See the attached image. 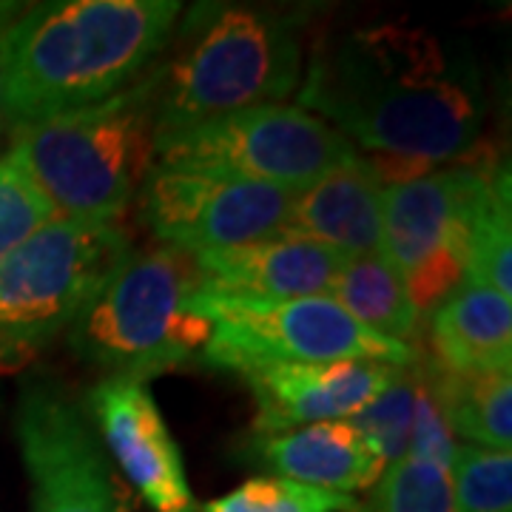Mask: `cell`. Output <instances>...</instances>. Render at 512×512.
<instances>
[{
    "label": "cell",
    "instance_id": "cell-1",
    "mask_svg": "<svg viewBox=\"0 0 512 512\" xmlns=\"http://www.w3.org/2000/svg\"><path fill=\"white\" fill-rule=\"evenodd\" d=\"M296 106L350 146L404 163H450L473 151L487 97L476 55L410 18L325 32L313 40Z\"/></svg>",
    "mask_w": 512,
    "mask_h": 512
},
{
    "label": "cell",
    "instance_id": "cell-2",
    "mask_svg": "<svg viewBox=\"0 0 512 512\" xmlns=\"http://www.w3.org/2000/svg\"><path fill=\"white\" fill-rule=\"evenodd\" d=\"M180 0H46L3 40V123L18 131L126 92L165 55Z\"/></svg>",
    "mask_w": 512,
    "mask_h": 512
},
{
    "label": "cell",
    "instance_id": "cell-3",
    "mask_svg": "<svg viewBox=\"0 0 512 512\" xmlns=\"http://www.w3.org/2000/svg\"><path fill=\"white\" fill-rule=\"evenodd\" d=\"M305 6L200 3L188 12L174 55L157 60V134L228 111L285 103L305 69Z\"/></svg>",
    "mask_w": 512,
    "mask_h": 512
},
{
    "label": "cell",
    "instance_id": "cell-4",
    "mask_svg": "<svg viewBox=\"0 0 512 512\" xmlns=\"http://www.w3.org/2000/svg\"><path fill=\"white\" fill-rule=\"evenodd\" d=\"M157 63L126 92L12 131V146L57 217L120 222L154 165Z\"/></svg>",
    "mask_w": 512,
    "mask_h": 512
},
{
    "label": "cell",
    "instance_id": "cell-5",
    "mask_svg": "<svg viewBox=\"0 0 512 512\" xmlns=\"http://www.w3.org/2000/svg\"><path fill=\"white\" fill-rule=\"evenodd\" d=\"M200 274L188 251L131 248L66 330L83 365L103 379L151 382L200 359L211 322L194 308Z\"/></svg>",
    "mask_w": 512,
    "mask_h": 512
},
{
    "label": "cell",
    "instance_id": "cell-6",
    "mask_svg": "<svg viewBox=\"0 0 512 512\" xmlns=\"http://www.w3.org/2000/svg\"><path fill=\"white\" fill-rule=\"evenodd\" d=\"M134 242L120 222L55 217L0 262V367L49 348Z\"/></svg>",
    "mask_w": 512,
    "mask_h": 512
},
{
    "label": "cell",
    "instance_id": "cell-7",
    "mask_svg": "<svg viewBox=\"0 0 512 512\" xmlns=\"http://www.w3.org/2000/svg\"><path fill=\"white\" fill-rule=\"evenodd\" d=\"M194 308L211 322L200 362L237 376L274 365L387 362L407 367L421 359L419 348L367 330L330 296L248 299L208 291L200 279Z\"/></svg>",
    "mask_w": 512,
    "mask_h": 512
},
{
    "label": "cell",
    "instance_id": "cell-8",
    "mask_svg": "<svg viewBox=\"0 0 512 512\" xmlns=\"http://www.w3.org/2000/svg\"><path fill=\"white\" fill-rule=\"evenodd\" d=\"M353 154L336 128L291 103L228 111L154 140V163L211 168L291 194L319 183Z\"/></svg>",
    "mask_w": 512,
    "mask_h": 512
},
{
    "label": "cell",
    "instance_id": "cell-9",
    "mask_svg": "<svg viewBox=\"0 0 512 512\" xmlns=\"http://www.w3.org/2000/svg\"><path fill=\"white\" fill-rule=\"evenodd\" d=\"M495 165L424 171L382 191V248L421 319L464 279L467 242Z\"/></svg>",
    "mask_w": 512,
    "mask_h": 512
},
{
    "label": "cell",
    "instance_id": "cell-10",
    "mask_svg": "<svg viewBox=\"0 0 512 512\" xmlns=\"http://www.w3.org/2000/svg\"><path fill=\"white\" fill-rule=\"evenodd\" d=\"M15 439L32 487V512H143L97 439L83 399L49 376L20 387Z\"/></svg>",
    "mask_w": 512,
    "mask_h": 512
},
{
    "label": "cell",
    "instance_id": "cell-11",
    "mask_svg": "<svg viewBox=\"0 0 512 512\" xmlns=\"http://www.w3.org/2000/svg\"><path fill=\"white\" fill-rule=\"evenodd\" d=\"M291 197L211 168L154 163L140 188V214L163 245L205 251L282 234Z\"/></svg>",
    "mask_w": 512,
    "mask_h": 512
},
{
    "label": "cell",
    "instance_id": "cell-12",
    "mask_svg": "<svg viewBox=\"0 0 512 512\" xmlns=\"http://www.w3.org/2000/svg\"><path fill=\"white\" fill-rule=\"evenodd\" d=\"M83 407L117 473L151 512H197L180 444L146 382L100 379Z\"/></svg>",
    "mask_w": 512,
    "mask_h": 512
},
{
    "label": "cell",
    "instance_id": "cell-13",
    "mask_svg": "<svg viewBox=\"0 0 512 512\" xmlns=\"http://www.w3.org/2000/svg\"><path fill=\"white\" fill-rule=\"evenodd\" d=\"M396 373L399 365L387 362H319L262 367L239 379L248 384L256 402L251 433H285L353 419Z\"/></svg>",
    "mask_w": 512,
    "mask_h": 512
},
{
    "label": "cell",
    "instance_id": "cell-14",
    "mask_svg": "<svg viewBox=\"0 0 512 512\" xmlns=\"http://www.w3.org/2000/svg\"><path fill=\"white\" fill-rule=\"evenodd\" d=\"M202 288L248 299L328 296L345 256L316 239L276 234L245 245L188 251Z\"/></svg>",
    "mask_w": 512,
    "mask_h": 512
},
{
    "label": "cell",
    "instance_id": "cell-15",
    "mask_svg": "<svg viewBox=\"0 0 512 512\" xmlns=\"http://www.w3.org/2000/svg\"><path fill=\"white\" fill-rule=\"evenodd\" d=\"M237 456L268 476L342 495L370 490L384 473L382 456L350 421L311 424L285 433H248L237 441Z\"/></svg>",
    "mask_w": 512,
    "mask_h": 512
},
{
    "label": "cell",
    "instance_id": "cell-16",
    "mask_svg": "<svg viewBox=\"0 0 512 512\" xmlns=\"http://www.w3.org/2000/svg\"><path fill=\"white\" fill-rule=\"evenodd\" d=\"M382 191L384 174L356 151L319 183L293 194L285 231L316 239L345 259L384 254Z\"/></svg>",
    "mask_w": 512,
    "mask_h": 512
},
{
    "label": "cell",
    "instance_id": "cell-17",
    "mask_svg": "<svg viewBox=\"0 0 512 512\" xmlns=\"http://www.w3.org/2000/svg\"><path fill=\"white\" fill-rule=\"evenodd\" d=\"M433 362L450 373L512 367V299L461 279L427 319Z\"/></svg>",
    "mask_w": 512,
    "mask_h": 512
},
{
    "label": "cell",
    "instance_id": "cell-18",
    "mask_svg": "<svg viewBox=\"0 0 512 512\" xmlns=\"http://www.w3.org/2000/svg\"><path fill=\"white\" fill-rule=\"evenodd\" d=\"M421 367L450 433L473 447L512 450V376L510 370L450 373L421 356Z\"/></svg>",
    "mask_w": 512,
    "mask_h": 512
},
{
    "label": "cell",
    "instance_id": "cell-19",
    "mask_svg": "<svg viewBox=\"0 0 512 512\" xmlns=\"http://www.w3.org/2000/svg\"><path fill=\"white\" fill-rule=\"evenodd\" d=\"M328 296L367 330L416 348L424 319L384 254L345 259Z\"/></svg>",
    "mask_w": 512,
    "mask_h": 512
},
{
    "label": "cell",
    "instance_id": "cell-20",
    "mask_svg": "<svg viewBox=\"0 0 512 512\" xmlns=\"http://www.w3.org/2000/svg\"><path fill=\"white\" fill-rule=\"evenodd\" d=\"M464 279L512 299V191L510 171L495 165L467 242Z\"/></svg>",
    "mask_w": 512,
    "mask_h": 512
},
{
    "label": "cell",
    "instance_id": "cell-21",
    "mask_svg": "<svg viewBox=\"0 0 512 512\" xmlns=\"http://www.w3.org/2000/svg\"><path fill=\"white\" fill-rule=\"evenodd\" d=\"M353 512H456L450 470L416 456L384 467Z\"/></svg>",
    "mask_w": 512,
    "mask_h": 512
},
{
    "label": "cell",
    "instance_id": "cell-22",
    "mask_svg": "<svg viewBox=\"0 0 512 512\" xmlns=\"http://www.w3.org/2000/svg\"><path fill=\"white\" fill-rule=\"evenodd\" d=\"M421 396V367L416 365L399 367L393 382L384 387L382 393L359 410L353 419H348L362 436H365L376 453L382 456L384 467L399 461L410 453L413 439V421Z\"/></svg>",
    "mask_w": 512,
    "mask_h": 512
},
{
    "label": "cell",
    "instance_id": "cell-23",
    "mask_svg": "<svg viewBox=\"0 0 512 512\" xmlns=\"http://www.w3.org/2000/svg\"><path fill=\"white\" fill-rule=\"evenodd\" d=\"M353 495L308 487L291 478L256 476L242 481L220 498L197 507V512H353Z\"/></svg>",
    "mask_w": 512,
    "mask_h": 512
},
{
    "label": "cell",
    "instance_id": "cell-24",
    "mask_svg": "<svg viewBox=\"0 0 512 512\" xmlns=\"http://www.w3.org/2000/svg\"><path fill=\"white\" fill-rule=\"evenodd\" d=\"M450 481L456 512H512V450L458 444Z\"/></svg>",
    "mask_w": 512,
    "mask_h": 512
},
{
    "label": "cell",
    "instance_id": "cell-25",
    "mask_svg": "<svg viewBox=\"0 0 512 512\" xmlns=\"http://www.w3.org/2000/svg\"><path fill=\"white\" fill-rule=\"evenodd\" d=\"M55 217L18 154H0V262Z\"/></svg>",
    "mask_w": 512,
    "mask_h": 512
},
{
    "label": "cell",
    "instance_id": "cell-26",
    "mask_svg": "<svg viewBox=\"0 0 512 512\" xmlns=\"http://www.w3.org/2000/svg\"><path fill=\"white\" fill-rule=\"evenodd\" d=\"M456 447V436L450 433L447 421L441 419L436 399H433L430 384H427V376H424V367H421V396L419 407H416L413 439H410V453H407V456L424 458V461H433V464H441V467L450 470L453 456H456Z\"/></svg>",
    "mask_w": 512,
    "mask_h": 512
},
{
    "label": "cell",
    "instance_id": "cell-27",
    "mask_svg": "<svg viewBox=\"0 0 512 512\" xmlns=\"http://www.w3.org/2000/svg\"><path fill=\"white\" fill-rule=\"evenodd\" d=\"M20 9H23V3L0 0V63H3V40H6L12 20L20 15ZM3 134H6V123H3V77H0V143H3Z\"/></svg>",
    "mask_w": 512,
    "mask_h": 512
}]
</instances>
